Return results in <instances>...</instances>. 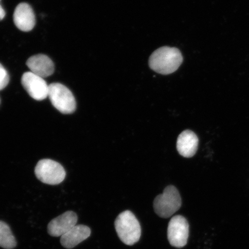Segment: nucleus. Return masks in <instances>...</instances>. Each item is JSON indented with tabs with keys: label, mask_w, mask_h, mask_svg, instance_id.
Instances as JSON below:
<instances>
[{
	"label": "nucleus",
	"mask_w": 249,
	"mask_h": 249,
	"mask_svg": "<svg viewBox=\"0 0 249 249\" xmlns=\"http://www.w3.org/2000/svg\"><path fill=\"white\" fill-rule=\"evenodd\" d=\"M90 235L91 230L88 226L76 225L61 236V244L65 248L72 249L86 240Z\"/></svg>",
	"instance_id": "obj_12"
},
{
	"label": "nucleus",
	"mask_w": 249,
	"mask_h": 249,
	"mask_svg": "<svg viewBox=\"0 0 249 249\" xmlns=\"http://www.w3.org/2000/svg\"><path fill=\"white\" fill-rule=\"evenodd\" d=\"M77 220L76 213L73 211H67L49 223L48 232L52 236H62L76 225Z\"/></svg>",
	"instance_id": "obj_8"
},
{
	"label": "nucleus",
	"mask_w": 249,
	"mask_h": 249,
	"mask_svg": "<svg viewBox=\"0 0 249 249\" xmlns=\"http://www.w3.org/2000/svg\"><path fill=\"white\" fill-rule=\"evenodd\" d=\"M182 61L183 57L179 49L164 46L152 54L149 58V65L156 72L169 74L178 70Z\"/></svg>",
	"instance_id": "obj_1"
},
{
	"label": "nucleus",
	"mask_w": 249,
	"mask_h": 249,
	"mask_svg": "<svg viewBox=\"0 0 249 249\" xmlns=\"http://www.w3.org/2000/svg\"><path fill=\"white\" fill-rule=\"evenodd\" d=\"M5 16V12L4 8L2 7V6L0 5V20L3 19Z\"/></svg>",
	"instance_id": "obj_15"
},
{
	"label": "nucleus",
	"mask_w": 249,
	"mask_h": 249,
	"mask_svg": "<svg viewBox=\"0 0 249 249\" xmlns=\"http://www.w3.org/2000/svg\"><path fill=\"white\" fill-rule=\"evenodd\" d=\"M48 97L53 107L62 114H71L76 110V102L73 93L62 84L50 85Z\"/></svg>",
	"instance_id": "obj_4"
},
{
	"label": "nucleus",
	"mask_w": 249,
	"mask_h": 249,
	"mask_svg": "<svg viewBox=\"0 0 249 249\" xmlns=\"http://www.w3.org/2000/svg\"><path fill=\"white\" fill-rule=\"evenodd\" d=\"M189 232V224L184 217L177 215L171 218L167 230L168 239L171 246L178 248L185 247Z\"/></svg>",
	"instance_id": "obj_6"
},
{
	"label": "nucleus",
	"mask_w": 249,
	"mask_h": 249,
	"mask_svg": "<svg viewBox=\"0 0 249 249\" xmlns=\"http://www.w3.org/2000/svg\"><path fill=\"white\" fill-rule=\"evenodd\" d=\"M35 173L36 178L46 184L55 185L64 180L66 173L60 163L51 160H42L37 163Z\"/></svg>",
	"instance_id": "obj_5"
},
{
	"label": "nucleus",
	"mask_w": 249,
	"mask_h": 249,
	"mask_svg": "<svg viewBox=\"0 0 249 249\" xmlns=\"http://www.w3.org/2000/svg\"><path fill=\"white\" fill-rule=\"evenodd\" d=\"M198 139L194 132L186 130L178 136L177 148L179 154L185 158H192L197 151Z\"/></svg>",
	"instance_id": "obj_11"
},
{
	"label": "nucleus",
	"mask_w": 249,
	"mask_h": 249,
	"mask_svg": "<svg viewBox=\"0 0 249 249\" xmlns=\"http://www.w3.org/2000/svg\"><path fill=\"white\" fill-rule=\"evenodd\" d=\"M21 84L31 98L36 101L48 97L49 85L43 78L31 71H27L21 77Z\"/></svg>",
	"instance_id": "obj_7"
},
{
	"label": "nucleus",
	"mask_w": 249,
	"mask_h": 249,
	"mask_svg": "<svg viewBox=\"0 0 249 249\" xmlns=\"http://www.w3.org/2000/svg\"><path fill=\"white\" fill-rule=\"evenodd\" d=\"M182 201L178 190L174 186L165 188L162 194L155 198L154 208L155 213L161 218L173 216L181 207Z\"/></svg>",
	"instance_id": "obj_3"
},
{
	"label": "nucleus",
	"mask_w": 249,
	"mask_h": 249,
	"mask_svg": "<svg viewBox=\"0 0 249 249\" xmlns=\"http://www.w3.org/2000/svg\"><path fill=\"white\" fill-rule=\"evenodd\" d=\"M30 71L44 79L52 75L54 71L53 62L48 56L38 54L32 56L27 61Z\"/></svg>",
	"instance_id": "obj_10"
},
{
	"label": "nucleus",
	"mask_w": 249,
	"mask_h": 249,
	"mask_svg": "<svg viewBox=\"0 0 249 249\" xmlns=\"http://www.w3.org/2000/svg\"><path fill=\"white\" fill-rule=\"evenodd\" d=\"M115 228L121 241L127 245L138 242L141 236V227L134 214L129 211L120 213L115 221Z\"/></svg>",
	"instance_id": "obj_2"
},
{
	"label": "nucleus",
	"mask_w": 249,
	"mask_h": 249,
	"mask_svg": "<svg viewBox=\"0 0 249 249\" xmlns=\"http://www.w3.org/2000/svg\"><path fill=\"white\" fill-rule=\"evenodd\" d=\"M2 67H3L2 64H0V68H1Z\"/></svg>",
	"instance_id": "obj_16"
},
{
	"label": "nucleus",
	"mask_w": 249,
	"mask_h": 249,
	"mask_svg": "<svg viewBox=\"0 0 249 249\" xmlns=\"http://www.w3.org/2000/svg\"><path fill=\"white\" fill-rule=\"evenodd\" d=\"M9 82V76L8 71L4 67L0 68V91L8 86Z\"/></svg>",
	"instance_id": "obj_14"
},
{
	"label": "nucleus",
	"mask_w": 249,
	"mask_h": 249,
	"mask_svg": "<svg viewBox=\"0 0 249 249\" xmlns=\"http://www.w3.org/2000/svg\"><path fill=\"white\" fill-rule=\"evenodd\" d=\"M17 242L7 223L0 221V247L12 249L17 247Z\"/></svg>",
	"instance_id": "obj_13"
},
{
	"label": "nucleus",
	"mask_w": 249,
	"mask_h": 249,
	"mask_svg": "<svg viewBox=\"0 0 249 249\" xmlns=\"http://www.w3.org/2000/svg\"><path fill=\"white\" fill-rule=\"evenodd\" d=\"M14 21L18 29L24 32L33 29L36 25V17L33 9L27 3H20L16 8Z\"/></svg>",
	"instance_id": "obj_9"
}]
</instances>
